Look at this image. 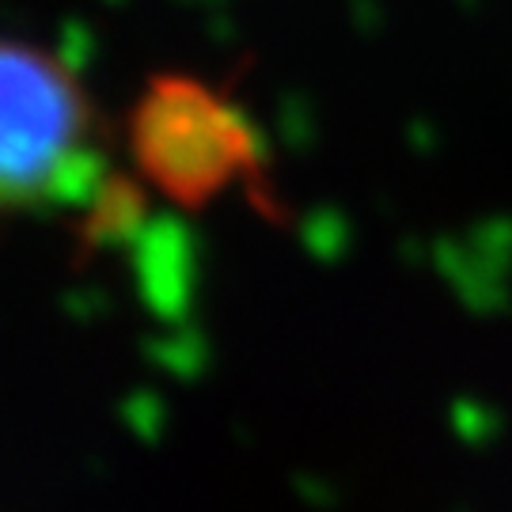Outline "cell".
<instances>
[{
  "mask_svg": "<svg viewBox=\"0 0 512 512\" xmlns=\"http://www.w3.org/2000/svg\"><path fill=\"white\" fill-rule=\"evenodd\" d=\"M137 171L179 205H205L258 167L251 122L190 76H156L129 114Z\"/></svg>",
  "mask_w": 512,
  "mask_h": 512,
  "instance_id": "cell-2",
  "label": "cell"
},
{
  "mask_svg": "<svg viewBox=\"0 0 512 512\" xmlns=\"http://www.w3.org/2000/svg\"><path fill=\"white\" fill-rule=\"evenodd\" d=\"M103 186L95 107L50 50L0 38V209L88 202Z\"/></svg>",
  "mask_w": 512,
  "mask_h": 512,
  "instance_id": "cell-1",
  "label": "cell"
}]
</instances>
